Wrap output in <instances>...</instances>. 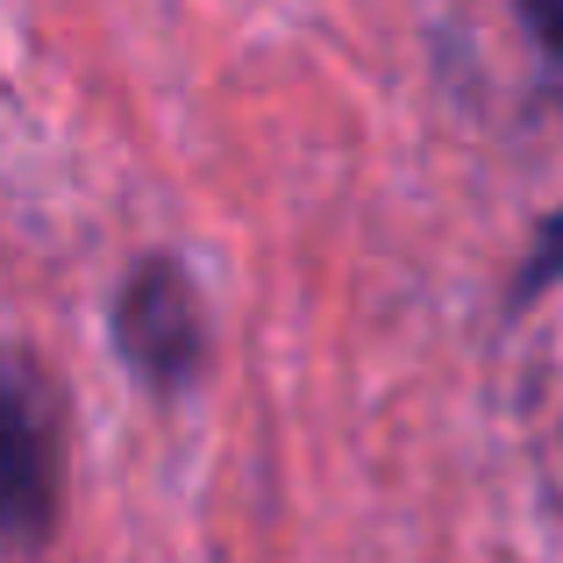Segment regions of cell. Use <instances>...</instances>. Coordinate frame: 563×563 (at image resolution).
Segmentation results:
<instances>
[{
	"label": "cell",
	"instance_id": "2",
	"mask_svg": "<svg viewBox=\"0 0 563 563\" xmlns=\"http://www.w3.org/2000/svg\"><path fill=\"white\" fill-rule=\"evenodd\" d=\"M57 514L51 421L36 393L0 364V542H43Z\"/></svg>",
	"mask_w": 563,
	"mask_h": 563
},
{
	"label": "cell",
	"instance_id": "3",
	"mask_svg": "<svg viewBox=\"0 0 563 563\" xmlns=\"http://www.w3.org/2000/svg\"><path fill=\"white\" fill-rule=\"evenodd\" d=\"M521 14H528L536 43L550 51V65H556V79H563V0H521ZM556 278H563V207H556L550 221H542V235H536V250H528V264H521V278H514L507 300H514V307H528L536 292H550Z\"/></svg>",
	"mask_w": 563,
	"mask_h": 563
},
{
	"label": "cell",
	"instance_id": "1",
	"mask_svg": "<svg viewBox=\"0 0 563 563\" xmlns=\"http://www.w3.org/2000/svg\"><path fill=\"white\" fill-rule=\"evenodd\" d=\"M108 329H114V357L157 399L192 393L207 372V350H214L207 343V300L179 257H143L114 292Z\"/></svg>",
	"mask_w": 563,
	"mask_h": 563
}]
</instances>
